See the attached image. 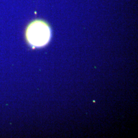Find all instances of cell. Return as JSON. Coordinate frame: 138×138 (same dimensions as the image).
I'll list each match as a JSON object with an SVG mask.
<instances>
[{
	"label": "cell",
	"mask_w": 138,
	"mask_h": 138,
	"mask_svg": "<svg viewBox=\"0 0 138 138\" xmlns=\"http://www.w3.org/2000/svg\"><path fill=\"white\" fill-rule=\"evenodd\" d=\"M51 32L49 26L45 22L35 21L31 23L26 30V37L32 46L41 47L50 40Z\"/></svg>",
	"instance_id": "6da1fadb"
}]
</instances>
